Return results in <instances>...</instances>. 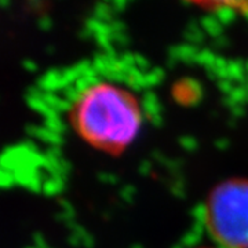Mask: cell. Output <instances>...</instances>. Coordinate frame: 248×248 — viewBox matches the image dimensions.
I'll list each match as a JSON object with an SVG mask.
<instances>
[{
    "label": "cell",
    "mask_w": 248,
    "mask_h": 248,
    "mask_svg": "<svg viewBox=\"0 0 248 248\" xmlns=\"http://www.w3.org/2000/svg\"><path fill=\"white\" fill-rule=\"evenodd\" d=\"M197 248H218V247H215V246H210V247H197Z\"/></svg>",
    "instance_id": "3957f363"
},
{
    "label": "cell",
    "mask_w": 248,
    "mask_h": 248,
    "mask_svg": "<svg viewBox=\"0 0 248 248\" xmlns=\"http://www.w3.org/2000/svg\"><path fill=\"white\" fill-rule=\"evenodd\" d=\"M68 120L80 141L101 153L119 156L141 134L143 108L133 90L110 80H94L72 98Z\"/></svg>",
    "instance_id": "6da1fadb"
},
{
    "label": "cell",
    "mask_w": 248,
    "mask_h": 248,
    "mask_svg": "<svg viewBox=\"0 0 248 248\" xmlns=\"http://www.w3.org/2000/svg\"><path fill=\"white\" fill-rule=\"evenodd\" d=\"M203 222L214 246L248 248V178H225L204 200Z\"/></svg>",
    "instance_id": "7a4b0ae2"
}]
</instances>
